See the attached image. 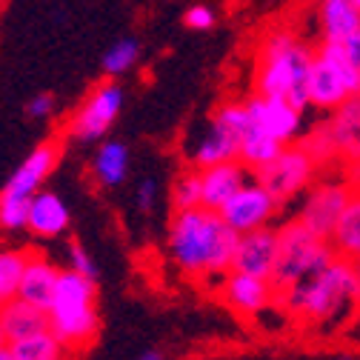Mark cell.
Instances as JSON below:
<instances>
[{"label": "cell", "instance_id": "8d00e7d4", "mask_svg": "<svg viewBox=\"0 0 360 360\" xmlns=\"http://www.w3.org/2000/svg\"><path fill=\"white\" fill-rule=\"evenodd\" d=\"M138 360H166V357H163L160 352H143V354H141Z\"/></svg>", "mask_w": 360, "mask_h": 360}, {"label": "cell", "instance_id": "ba28073f", "mask_svg": "<svg viewBox=\"0 0 360 360\" xmlns=\"http://www.w3.org/2000/svg\"><path fill=\"white\" fill-rule=\"evenodd\" d=\"M314 169H318V163L311 160V155L303 146L286 143L275 155V160H269L263 169H257V184L278 203H286L311 184Z\"/></svg>", "mask_w": 360, "mask_h": 360}, {"label": "cell", "instance_id": "d4e9b609", "mask_svg": "<svg viewBox=\"0 0 360 360\" xmlns=\"http://www.w3.org/2000/svg\"><path fill=\"white\" fill-rule=\"evenodd\" d=\"M6 346L12 352V360H63V354H66L63 343L49 329L20 338V340H12Z\"/></svg>", "mask_w": 360, "mask_h": 360}, {"label": "cell", "instance_id": "4dcf8cb0", "mask_svg": "<svg viewBox=\"0 0 360 360\" xmlns=\"http://www.w3.org/2000/svg\"><path fill=\"white\" fill-rule=\"evenodd\" d=\"M69 269L72 272H77V275H83V278H89V281H95V275H98V269H95V260L86 255V249L83 246H72V252H69Z\"/></svg>", "mask_w": 360, "mask_h": 360}, {"label": "cell", "instance_id": "f546056e", "mask_svg": "<svg viewBox=\"0 0 360 360\" xmlns=\"http://www.w3.org/2000/svg\"><path fill=\"white\" fill-rule=\"evenodd\" d=\"M200 206V172H189L174 184V209H198Z\"/></svg>", "mask_w": 360, "mask_h": 360}, {"label": "cell", "instance_id": "e0dca14e", "mask_svg": "<svg viewBox=\"0 0 360 360\" xmlns=\"http://www.w3.org/2000/svg\"><path fill=\"white\" fill-rule=\"evenodd\" d=\"M58 163V146L55 143H40L37 149H32V155L15 169V174L9 177V184L4 189V195H15V198H32L43 177H49V172Z\"/></svg>", "mask_w": 360, "mask_h": 360}, {"label": "cell", "instance_id": "9c48e42d", "mask_svg": "<svg viewBox=\"0 0 360 360\" xmlns=\"http://www.w3.org/2000/svg\"><path fill=\"white\" fill-rule=\"evenodd\" d=\"M123 109V89L117 83H103L83 101L77 115L69 120V138L75 141H98L109 131Z\"/></svg>", "mask_w": 360, "mask_h": 360}, {"label": "cell", "instance_id": "44dd1931", "mask_svg": "<svg viewBox=\"0 0 360 360\" xmlns=\"http://www.w3.org/2000/svg\"><path fill=\"white\" fill-rule=\"evenodd\" d=\"M332 249L338 257H346V260H360V186H354L338 226L329 238Z\"/></svg>", "mask_w": 360, "mask_h": 360}, {"label": "cell", "instance_id": "836d02e7", "mask_svg": "<svg viewBox=\"0 0 360 360\" xmlns=\"http://www.w3.org/2000/svg\"><path fill=\"white\" fill-rule=\"evenodd\" d=\"M155 200H158V184H155L152 177L141 180V186H138V209L149 212L155 206Z\"/></svg>", "mask_w": 360, "mask_h": 360}, {"label": "cell", "instance_id": "f1b7e54d", "mask_svg": "<svg viewBox=\"0 0 360 360\" xmlns=\"http://www.w3.org/2000/svg\"><path fill=\"white\" fill-rule=\"evenodd\" d=\"M29 203H32V198H15V195L0 192V226L23 229L29 220Z\"/></svg>", "mask_w": 360, "mask_h": 360}, {"label": "cell", "instance_id": "f35d334b", "mask_svg": "<svg viewBox=\"0 0 360 360\" xmlns=\"http://www.w3.org/2000/svg\"><path fill=\"white\" fill-rule=\"evenodd\" d=\"M0 346H6V335H4V326H0Z\"/></svg>", "mask_w": 360, "mask_h": 360}, {"label": "cell", "instance_id": "4316f807", "mask_svg": "<svg viewBox=\"0 0 360 360\" xmlns=\"http://www.w3.org/2000/svg\"><path fill=\"white\" fill-rule=\"evenodd\" d=\"M138 58H141V43L134 40V37H123V40L115 43V46L106 49V55H103V72L112 75V77L126 75L134 63H138Z\"/></svg>", "mask_w": 360, "mask_h": 360}, {"label": "cell", "instance_id": "74e56055", "mask_svg": "<svg viewBox=\"0 0 360 360\" xmlns=\"http://www.w3.org/2000/svg\"><path fill=\"white\" fill-rule=\"evenodd\" d=\"M0 360H12V352H9V346H0Z\"/></svg>", "mask_w": 360, "mask_h": 360}, {"label": "cell", "instance_id": "7a4b0ae2", "mask_svg": "<svg viewBox=\"0 0 360 360\" xmlns=\"http://www.w3.org/2000/svg\"><path fill=\"white\" fill-rule=\"evenodd\" d=\"M283 306L295 318L311 326H338L349 318V311L357 306V286H354V266L346 257H335L326 269L311 275L283 295H278Z\"/></svg>", "mask_w": 360, "mask_h": 360}, {"label": "cell", "instance_id": "4fadbf2b", "mask_svg": "<svg viewBox=\"0 0 360 360\" xmlns=\"http://www.w3.org/2000/svg\"><path fill=\"white\" fill-rule=\"evenodd\" d=\"M275 260H278V229L260 226V229L238 235V246L232 257L235 272H246V275L269 281L275 272Z\"/></svg>", "mask_w": 360, "mask_h": 360}, {"label": "cell", "instance_id": "9a60e30c", "mask_svg": "<svg viewBox=\"0 0 360 360\" xmlns=\"http://www.w3.org/2000/svg\"><path fill=\"white\" fill-rule=\"evenodd\" d=\"M246 184V166L240 160H223L200 169V206L217 212Z\"/></svg>", "mask_w": 360, "mask_h": 360}, {"label": "cell", "instance_id": "603a6c76", "mask_svg": "<svg viewBox=\"0 0 360 360\" xmlns=\"http://www.w3.org/2000/svg\"><path fill=\"white\" fill-rule=\"evenodd\" d=\"M283 146H286V143L269 138L266 131H260L257 126H252V123H249V115H246V131H243L240 152H238V160H240L246 169H252V172L263 169L269 160H275V155H278Z\"/></svg>", "mask_w": 360, "mask_h": 360}, {"label": "cell", "instance_id": "6da1fadb", "mask_svg": "<svg viewBox=\"0 0 360 360\" xmlns=\"http://www.w3.org/2000/svg\"><path fill=\"white\" fill-rule=\"evenodd\" d=\"M238 232L212 209H184L174 214L169 232V255L189 278H214L232 269Z\"/></svg>", "mask_w": 360, "mask_h": 360}, {"label": "cell", "instance_id": "1f68e13d", "mask_svg": "<svg viewBox=\"0 0 360 360\" xmlns=\"http://www.w3.org/2000/svg\"><path fill=\"white\" fill-rule=\"evenodd\" d=\"M184 23L189 26V29H212L214 26V12L209 9V6H192L186 15H184Z\"/></svg>", "mask_w": 360, "mask_h": 360}, {"label": "cell", "instance_id": "d6a6232c", "mask_svg": "<svg viewBox=\"0 0 360 360\" xmlns=\"http://www.w3.org/2000/svg\"><path fill=\"white\" fill-rule=\"evenodd\" d=\"M52 109H55V98L52 95H34L32 101H29V106H26V112H29V117H34V120H43V117H49L52 115Z\"/></svg>", "mask_w": 360, "mask_h": 360}, {"label": "cell", "instance_id": "cb8c5ba5", "mask_svg": "<svg viewBox=\"0 0 360 360\" xmlns=\"http://www.w3.org/2000/svg\"><path fill=\"white\" fill-rule=\"evenodd\" d=\"M129 172V149L120 141H106L95 155V177L103 186H117Z\"/></svg>", "mask_w": 360, "mask_h": 360}, {"label": "cell", "instance_id": "ab89813d", "mask_svg": "<svg viewBox=\"0 0 360 360\" xmlns=\"http://www.w3.org/2000/svg\"><path fill=\"white\" fill-rule=\"evenodd\" d=\"M354 4H357V9H360V0H354Z\"/></svg>", "mask_w": 360, "mask_h": 360}, {"label": "cell", "instance_id": "ffe728a7", "mask_svg": "<svg viewBox=\"0 0 360 360\" xmlns=\"http://www.w3.org/2000/svg\"><path fill=\"white\" fill-rule=\"evenodd\" d=\"M69 226V209L55 192H34L29 203V220L26 229H32L37 238H58Z\"/></svg>", "mask_w": 360, "mask_h": 360}, {"label": "cell", "instance_id": "52a82bcc", "mask_svg": "<svg viewBox=\"0 0 360 360\" xmlns=\"http://www.w3.org/2000/svg\"><path fill=\"white\" fill-rule=\"evenodd\" d=\"M243 131H246V103L220 106L214 117L209 120V129L203 131V138L198 141L192 160L200 169L212 163H223V160H238Z\"/></svg>", "mask_w": 360, "mask_h": 360}, {"label": "cell", "instance_id": "30bf717a", "mask_svg": "<svg viewBox=\"0 0 360 360\" xmlns=\"http://www.w3.org/2000/svg\"><path fill=\"white\" fill-rule=\"evenodd\" d=\"M352 192H354V184H346V180H329V184L314 186L309 192V198L303 200V206L297 212V220L306 229H311L314 235L332 238Z\"/></svg>", "mask_w": 360, "mask_h": 360}, {"label": "cell", "instance_id": "7402d4cb", "mask_svg": "<svg viewBox=\"0 0 360 360\" xmlns=\"http://www.w3.org/2000/svg\"><path fill=\"white\" fill-rule=\"evenodd\" d=\"M321 32L323 40H346L360 26V9L354 0H321Z\"/></svg>", "mask_w": 360, "mask_h": 360}, {"label": "cell", "instance_id": "e575fe53", "mask_svg": "<svg viewBox=\"0 0 360 360\" xmlns=\"http://www.w3.org/2000/svg\"><path fill=\"white\" fill-rule=\"evenodd\" d=\"M343 49H346V55L352 58V63H357L360 66V26L343 40Z\"/></svg>", "mask_w": 360, "mask_h": 360}, {"label": "cell", "instance_id": "8fae6325", "mask_svg": "<svg viewBox=\"0 0 360 360\" xmlns=\"http://www.w3.org/2000/svg\"><path fill=\"white\" fill-rule=\"evenodd\" d=\"M278 200L269 195L260 184H243L226 203H223L217 212L220 217L229 223V226L243 235V232H252V229H260V226H269L272 217L278 214Z\"/></svg>", "mask_w": 360, "mask_h": 360}, {"label": "cell", "instance_id": "5bb4252c", "mask_svg": "<svg viewBox=\"0 0 360 360\" xmlns=\"http://www.w3.org/2000/svg\"><path fill=\"white\" fill-rule=\"evenodd\" d=\"M220 292H223V300L240 314H257L275 300V289L266 278L235 272V269H229V272L223 275Z\"/></svg>", "mask_w": 360, "mask_h": 360}, {"label": "cell", "instance_id": "2e32d148", "mask_svg": "<svg viewBox=\"0 0 360 360\" xmlns=\"http://www.w3.org/2000/svg\"><path fill=\"white\" fill-rule=\"evenodd\" d=\"M58 278H60V269L46 255L29 249V260H26V269L20 275L15 297L29 300L40 309H49V303L55 297V289H58Z\"/></svg>", "mask_w": 360, "mask_h": 360}, {"label": "cell", "instance_id": "8992f818", "mask_svg": "<svg viewBox=\"0 0 360 360\" xmlns=\"http://www.w3.org/2000/svg\"><path fill=\"white\" fill-rule=\"evenodd\" d=\"M306 95L309 106L323 112H335L343 101L360 95V66L352 63L340 40H323L311 55Z\"/></svg>", "mask_w": 360, "mask_h": 360}, {"label": "cell", "instance_id": "484cf974", "mask_svg": "<svg viewBox=\"0 0 360 360\" xmlns=\"http://www.w3.org/2000/svg\"><path fill=\"white\" fill-rule=\"evenodd\" d=\"M29 260V249H6L0 252V306L18 295V283Z\"/></svg>", "mask_w": 360, "mask_h": 360}, {"label": "cell", "instance_id": "83f0119b", "mask_svg": "<svg viewBox=\"0 0 360 360\" xmlns=\"http://www.w3.org/2000/svg\"><path fill=\"white\" fill-rule=\"evenodd\" d=\"M300 146L311 155V160L318 163V166L326 163V160H332V158H338V146H335V141H332V134H329V126H326V123L318 126V129H311V134H306Z\"/></svg>", "mask_w": 360, "mask_h": 360}, {"label": "cell", "instance_id": "3957f363", "mask_svg": "<svg viewBox=\"0 0 360 360\" xmlns=\"http://www.w3.org/2000/svg\"><path fill=\"white\" fill-rule=\"evenodd\" d=\"M311 49L300 37H295L286 29L269 32L260 43L257 55V95L263 98H281L297 106L300 112L309 106L306 95V80H309V66H311Z\"/></svg>", "mask_w": 360, "mask_h": 360}, {"label": "cell", "instance_id": "277c9868", "mask_svg": "<svg viewBox=\"0 0 360 360\" xmlns=\"http://www.w3.org/2000/svg\"><path fill=\"white\" fill-rule=\"evenodd\" d=\"M49 332L63 343L66 352H80L98 335L95 281L72 269H60L58 289L49 303Z\"/></svg>", "mask_w": 360, "mask_h": 360}, {"label": "cell", "instance_id": "ac0fdd59", "mask_svg": "<svg viewBox=\"0 0 360 360\" xmlns=\"http://www.w3.org/2000/svg\"><path fill=\"white\" fill-rule=\"evenodd\" d=\"M329 134L338 146V158L360 163V95L343 101L326 120Z\"/></svg>", "mask_w": 360, "mask_h": 360}, {"label": "cell", "instance_id": "d590c367", "mask_svg": "<svg viewBox=\"0 0 360 360\" xmlns=\"http://www.w3.org/2000/svg\"><path fill=\"white\" fill-rule=\"evenodd\" d=\"M352 266H354V286H357V303H360V260H354Z\"/></svg>", "mask_w": 360, "mask_h": 360}, {"label": "cell", "instance_id": "d6986e66", "mask_svg": "<svg viewBox=\"0 0 360 360\" xmlns=\"http://www.w3.org/2000/svg\"><path fill=\"white\" fill-rule=\"evenodd\" d=\"M0 326H4L6 343H12V340H20V338H29L37 332H46L49 329V311L29 303V300L12 297L0 306Z\"/></svg>", "mask_w": 360, "mask_h": 360}, {"label": "cell", "instance_id": "7c38bea8", "mask_svg": "<svg viewBox=\"0 0 360 360\" xmlns=\"http://www.w3.org/2000/svg\"><path fill=\"white\" fill-rule=\"evenodd\" d=\"M246 115L252 126H257L260 131H266L269 138L281 143H292L303 129V112L281 98L255 95L252 101H246Z\"/></svg>", "mask_w": 360, "mask_h": 360}, {"label": "cell", "instance_id": "5b68a950", "mask_svg": "<svg viewBox=\"0 0 360 360\" xmlns=\"http://www.w3.org/2000/svg\"><path fill=\"white\" fill-rule=\"evenodd\" d=\"M335 257L338 255H335L329 238L314 235L300 220L286 223L283 229H278V260H275L272 278H269V283L275 289V297L283 295L286 289H292L295 283L318 275Z\"/></svg>", "mask_w": 360, "mask_h": 360}]
</instances>
